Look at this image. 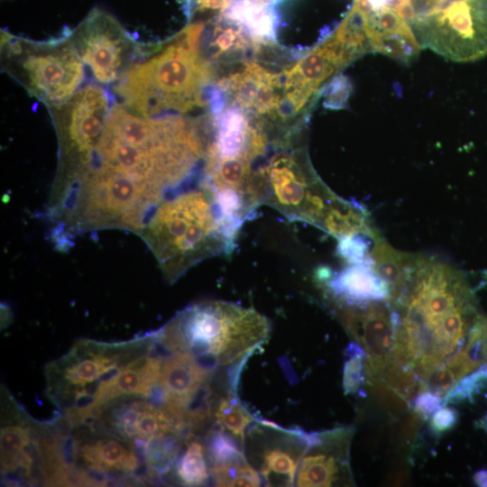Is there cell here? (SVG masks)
Here are the masks:
<instances>
[{
    "instance_id": "obj_1",
    "label": "cell",
    "mask_w": 487,
    "mask_h": 487,
    "mask_svg": "<svg viewBox=\"0 0 487 487\" xmlns=\"http://www.w3.org/2000/svg\"><path fill=\"white\" fill-rule=\"evenodd\" d=\"M388 301L395 324L394 357L414 395L465 347L482 316L466 275L419 254Z\"/></svg>"
},
{
    "instance_id": "obj_2",
    "label": "cell",
    "mask_w": 487,
    "mask_h": 487,
    "mask_svg": "<svg viewBox=\"0 0 487 487\" xmlns=\"http://www.w3.org/2000/svg\"><path fill=\"white\" fill-rule=\"evenodd\" d=\"M206 147L190 121L171 115L141 116L114 104L101 140L82 173L127 180L158 204L169 191L197 175Z\"/></svg>"
},
{
    "instance_id": "obj_3",
    "label": "cell",
    "mask_w": 487,
    "mask_h": 487,
    "mask_svg": "<svg viewBox=\"0 0 487 487\" xmlns=\"http://www.w3.org/2000/svg\"><path fill=\"white\" fill-rule=\"evenodd\" d=\"M239 229L225 216L204 173L170 190L139 234L173 283L198 262L230 253Z\"/></svg>"
},
{
    "instance_id": "obj_4",
    "label": "cell",
    "mask_w": 487,
    "mask_h": 487,
    "mask_svg": "<svg viewBox=\"0 0 487 487\" xmlns=\"http://www.w3.org/2000/svg\"><path fill=\"white\" fill-rule=\"evenodd\" d=\"M254 177L259 206H270L289 220L312 225L337 240L378 234L367 210L332 191L300 151L276 154Z\"/></svg>"
},
{
    "instance_id": "obj_5",
    "label": "cell",
    "mask_w": 487,
    "mask_h": 487,
    "mask_svg": "<svg viewBox=\"0 0 487 487\" xmlns=\"http://www.w3.org/2000/svg\"><path fill=\"white\" fill-rule=\"evenodd\" d=\"M269 320L252 308L222 300L190 305L155 331L169 352L193 356L212 373L222 366L244 361L267 340Z\"/></svg>"
},
{
    "instance_id": "obj_6",
    "label": "cell",
    "mask_w": 487,
    "mask_h": 487,
    "mask_svg": "<svg viewBox=\"0 0 487 487\" xmlns=\"http://www.w3.org/2000/svg\"><path fill=\"white\" fill-rule=\"evenodd\" d=\"M198 48L184 30L169 44L146 46L140 61L113 85L120 104L145 117L202 106L210 69Z\"/></svg>"
},
{
    "instance_id": "obj_7",
    "label": "cell",
    "mask_w": 487,
    "mask_h": 487,
    "mask_svg": "<svg viewBox=\"0 0 487 487\" xmlns=\"http://www.w3.org/2000/svg\"><path fill=\"white\" fill-rule=\"evenodd\" d=\"M155 345V332L122 342L78 340L67 354L47 364V396L70 423L89 422L110 381Z\"/></svg>"
},
{
    "instance_id": "obj_8",
    "label": "cell",
    "mask_w": 487,
    "mask_h": 487,
    "mask_svg": "<svg viewBox=\"0 0 487 487\" xmlns=\"http://www.w3.org/2000/svg\"><path fill=\"white\" fill-rule=\"evenodd\" d=\"M421 48L454 61L487 54V0H387Z\"/></svg>"
},
{
    "instance_id": "obj_9",
    "label": "cell",
    "mask_w": 487,
    "mask_h": 487,
    "mask_svg": "<svg viewBox=\"0 0 487 487\" xmlns=\"http://www.w3.org/2000/svg\"><path fill=\"white\" fill-rule=\"evenodd\" d=\"M3 70L48 108L68 101L81 87L84 64L68 32L34 41L1 33Z\"/></svg>"
},
{
    "instance_id": "obj_10",
    "label": "cell",
    "mask_w": 487,
    "mask_h": 487,
    "mask_svg": "<svg viewBox=\"0 0 487 487\" xmlns=\"http://www.w3.org/2000/svg\"><path fill=\"white\" fill-rule=\"evenodd\" d=\"M101 85L81 87L68 101L49 107L58 139V167L51 195L69 187L87 168L113 106Z\"/></svg>"
},
{
    "instance_id": "obj_11",
    "label": "cell",
    "mask_w": 487,
    "mask_h": 487,
    "mask_svg": "<svg viewBox=\"0 0 487 487\" xmlns=\"http://www.w3.org/2000/svg\"><path fill=\"white\" fill-rule=\"evenodd\" d=\"M334 306L346 332L367 354V380L404 399L406 384L394 357L395 324L389 301Z\"/></svg>"
},
{
    "instance_id": "obj_12",
    "label": "cell",
    "mask_w": 487,
    "mask_h": 487,
    "mask_svg": "<svg viewBox=\"0 0 487 487\" xmlns=\"http://www.w3.org/2000/svg\"><path fill=\"white\" fill-rule=\"evenodd\" d=\"M69 34L83 62L99 85H114L144 55L137 42L109 13L93 8Z\"/></svg>"
},
{
    "instance_id": "obj_13",
    "label": "cell",
    "mask_w": 487,
    "mask_h": 487,
    "mask_svg": "<svg viewBox=\"0 0 487 487\" xmlns=\"http://www.w3.org/2000/svg\"><path fill=\"white\" fill-rule=\"evenodd\" d=\"M87 424L90 430L70 437L68 461L72 483L106 484L108 480L135 476L141 468L146 467L144 460L133 450V445L94 427L91 423Z\"/></svg>"
},
{
    "instance_id": "obj_14",
    "label": "cell",
    "mask_w": 487,
    "mask_h": 487,
    "mask_svg": "<svg viewBox=\"0 0 487 487\" xmlns=\"http://www.w3.org/2000/svg\"><path fill=\"white\" fill-rule=\"evenodd\" d=\"M310 440L311 433L262 420L247 429L243 443L245 458L259 472L262 482L291 486Z\"/></svg>"
},
{
    "instance_id": "obj_15",
    "label": "cell",
    "mask_w": 487,
    "mask_h": 487,
    "mask_svg": "<svg viewBox=\"0 0 487 487\" xmlns=\"http://www.w3.org/2000/svg\"><path fill=\"white\" fill-rule=\"evenodd\" d=\"M90 422L142 446L172 430H187L160 403L141 395L123 396L106 402L97 409Z\"/></svg>"
},
{
    "instance_id": "obj_16",
    "label": "cell",
    "mask_w": 487,
    "mask_h": 487,
    "mask_svg": "<svg viewBox=\"0 0 487 487\" xmlns=\"http://www.w3.org/2000/svg\"><path fill=\"white\" fill-rule=\"evenodd\" d=\"M1 473L9 483L41 482V431L11 397L2 396Z\"/></svg>"
},
{
    "instance_id": "obj_17",
    "label": "cell",
    "mask_w": 487,
    "mask_h": 487,
    "mask_svg": "<svg viewBox=\"0 0 487 487\" xmlns=\"http://www.w3.org/2000/svg\"><path fill=\"white\" fill-rule=\"evenodd\" d=\"M351 426L311 433L310 444L300 462L295 483L300 487L353 485L350 448Z\"/></svg>"
},
{
    "instance_id": "obj_18",
    "label": "cell",
    "mask_w": 487,
    "mask_h": 487,
    "mask_svg": "<svg viewBox=\"0 0 487 487\" xmlns=\"http://www.w3.org/2000/svg\"><path fill=\"white\" fill-rule=\"evenodd\" d=\"M364 53L335 31L322 45L286 71V101L289 108L299 110L333 74Z\"/></svg>"
},
{
    "instance_id": "obj_19",
    "label": "cell",
    "mask_w": 487,
    "mask_h": 487,
    "mask_svg": "<svg viewBox=\"0 0 487 487\" xmlns=\"http://www.w3.org/2000/svg\"><path fill=\"white\" fill-rule=\"evenodd\" d=\"M213 374L188 354L164 353L159 382L163 407L186 428V412L193 400L209 385Z\"/></svg>"
},
{
    "instance_id": "obj_20",
    "label": "cell",
    "mask_w": 487,
    "mask_h": 487,
    "mask_svg": "<svg viewBox=\"0 0 487 487\" xmlns=\"http://www.w3.org/2000/svg\"><path fill=\"white\" fill-rule=\"evenodd\" d=\"M318 280L333 304L363 305L391 297L389 283L372 262L349 263L335 274L322 272Z\"/></svg>"
},
{
    "instance_id": "obj_21",
    "label": "cell",
    "mask_w": 487,
    "mask_h": 487,
    "mask_svg": "<svg viewBox=\"0 0 487 487\" xmlns=\"http://www.w3.org/2000/svg\"><path fill=\"white\" fill-rule=\"evenodd\" d=\"M279 78L255 64L244 69L224 83L229 88L235 102L244 107H252L260 113L272 110L279 104L275 87H279Z\"/></svg>"
},
{
    "instance_id": "obj_22",
    "label": "cell",
    "mask_w": 487,
    "mask_h": 487,
    "mask_svg": "<svg viewBox=\"0 0 487 487\" xmlns=\"http://www.w3.org/2000/svg\"><path fill=\"white\" fill-rule=\"evenodd\" d=\"M274 6L265 0H232L221 14L243 26L253 39L275 40L279 15Z\"/></svg>"
},
{
    "instance_id": "obj_23",
    "label": "cell",
    "mask_w": 487,
    "mask_h": 487,
    "mask_svg": "<svg viewBox=\"0 0 487 487\" xmlns=\"http://www.w3.org/2000/svg\"><path fill=\"white\" fill-rule=\"evenodd\" d=\"M206 449L201 443L186 438V447L176 462V475L180 483L187 486H198L209 477Z\"/></svg>"
},
{
    "instance_id": "obj_24",
    "label": "cell",
    "mask_w": 487,
    "mask_h": 487,
    "mask_svg": "<svg viewBox=\"0 0 487 487\" xmlns=\"http://www.w3.org/2000/svg\"><path fill=\"white\" fill-rule=\"evenodd\" d=\"M215 416L217 424L242 442L244 440L250 424L256 421V418L234 396L222 399L216 407Z\"/></svg>"
},
{
    "instance_id": "obj_25",
    "label": "cell",
    "mask_w": 487,
    "mask_h": 487,
    "mask_svg": "<svg viewBox=\"0 0 487 487\" xmlns=\"http://www.w3.org/2000/svg\"><path fill=\"white\" fill-rule=\"evenodd\" d=\"M216 486H260L259 472L245 459L230 464L213 465L210 471Z\"/></svg>"
},
{
    "instance_id": "obj_26",
    "label": "cell",
    "mask_w": 487,
    "mask_h": 487,
    "mask_svg": "<svg viewBox=\"0 0 487 487\" xmlns=\"http://www.w3.org/2000/svg\"><path fill=\"white\" fill-rule=\"evenodd\" d=\"M343 387L345 394L360 393L367 381V354L362 346L352 342L345 349Z\"/></svg>"
},
{
    "instance_id": "obj_27",
    "label": "cell",
    "mask_w": 487,
    "mask_h": 487,
    "mask_svg": "<svg viewBox=\"0 0 487 487\" xmlns=\"http://www.w3.org/2000/svg\"><path fill=\"white\" fill-rule=\"evenodd\" d=\"M217 426V428L210 432L206 449L212 464H230L245 459L234 438L225 433L219 424Z\"/></svg>"
},
{
    "instance_id": "obj_28",
    "label": "cell",
    "mask_w": 487,
    "mask_h": 487,
    "mask_svg": "<svg viewBox=\"0 0 487 487\" xmlns=\"http://www.w3.org/2000/svg\"><path fill=\"white\" fill-rule=\"evenodd\" d=\"M351 90L350 83L345 77L333 79L326 89L325 106L330 108H343Z\"/></svg>"
},
{
    "instance_id": "obj_29",
    "label": "cell",
    "mask_w": 487,
    "mask_h": 487,
    "mask_svg": "<svg viewBox=\"0 0 487 487\" xmlns=\"http://www.w3.org/2000/svg\"><path fill=\"white\" fill-rule=\"evenodd\" d=\"M444 397L434 392L424 391L415 397L412 401L414 410L422 418H428L443 406Z\"/></svg>"
},
{
    "instance_id": "obj_30",
    "label": "cell",
    "mask_w": 487,
    "mask_h": 487,
    "mask_svg": "<svg viewBox=\"0 0 487 487\" xmlns=\"http://www.w3.org/2000/svg\"><path fill=\"white\" fill-rule=\"evenodd\" d=\"M456 420V411L446 405L442 406L432 415V428L436 433H443L452 428Z\"/></svg>"
},
{
    "instance_id": "obj_31",
    "label": "cell",
    "mask_w": 487,
    "mask_h": 487,
    "mask_svg": "<svg viewBox=\"0 0 487 487\" xmlns=\"http://www.w3.org/2000/svg\"><path fill=\"white\" fill-rule=\"evenodd\" d=\"M207 89V98L211 111L216 119L222 114V110L225 106L224 93L219 87H210Z\"/></svg>"
},
{
    "instance_id": "obj_32",
    "label": "cell",
    "mask_w": 487,
    "mask_h": 487,
    "mask_svg": "<svg viewBox=\"0 0 487 487\" xmlns=\"http://www.w3.org/2000/svg\"><path fill=\"white\" fill-rule=\"evenodd\" d=\"M473 480L478 486L487 487V470L482 469L476 472L473 475Z\"/></svg>"
},
{
    "instance_id": "obj_33",
    "label": "cell",
    "mask_w": 487,
    "mask_h": 487,
    "mask_svg": "<svg viewBox=\"0 0 487 487\" xmlns=\"http://www.w3.org/2000/svg\"><path fill=\"white\" fill-rule=\"evenodd\" d=\"M482 332L487 348V319L483 320L482 323Z\"/></svg>"
},
{
    "instance_id": "obj_34",
    "label": "cell",
    "mask_w": 487,
    "mask_h": 487,
    "mask_svg": "<svg viewBox=\"0 0 487 487\" xmlns=\"http://www.w3.org/2000/svg\"><path fill=\"white\" fill-rule=\"evenodd\" d=\"M477 425L482 427L487 432V412L483 415L482 418L477 422Z\"/></svg>"
}]
</instances>
